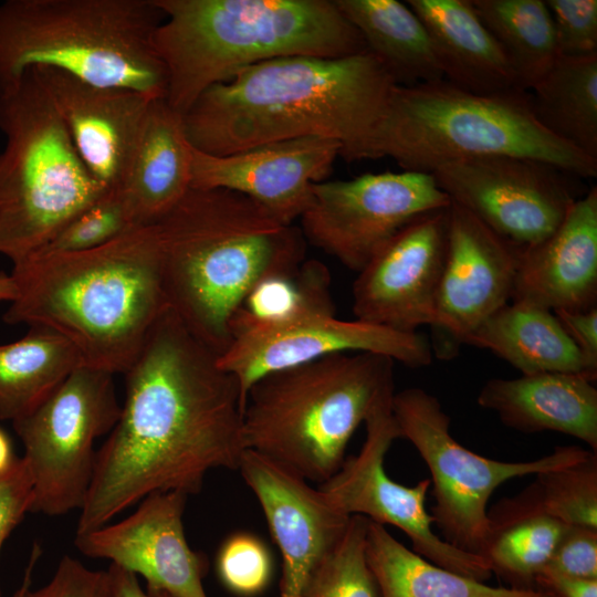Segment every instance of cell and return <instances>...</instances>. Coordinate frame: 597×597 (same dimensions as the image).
Segmentation results:
<instances>
[{
	"label": "cell",
	"instance_id": "obj_1",
	"mask_svg": "<svg viewBox=\"0 0 597 597\" xmlns=\"http://www.w3.org/2000/svg\"><path fill=\"white\" fill-rule=\"evenodd\" d=\"M167 306L124 374L121 415L97 449L76 533L98 528L155 492H200L247 451L237 379Z\"/></svg>",
	"mask_w": 597,
	"mask_h": 597
},
{
	"label": "cell",
	"instance_id": "obj_2",
	"mask_svg": "<svg viewBox=\"0 0 597 597\" xmlns=\"http://www.w3.org/2000/svg\"><path fill=\"white\" fill-rule=\"evenodd\" d=\"M396 85L369 51L282 56L210 86L182 122L190 145L216 156L311 136L337 140L342 151L375 125Z\"/></svg>",
	"mask_w": 597,
	"mask_h": 597
},
{
	"label": "cell",
	"instance_id": "obj_3",
	"mask_svg": "<svg viewBox=\"0 0 597 597\" xmlns=\"http://www.w3.org/2000/svg\"><path fill=\"white\" fill-rule=\"evenodd\" d=\"M11 325L54 331L82 365L125 374L167 307L155 223L78 252H40L14 263Z\"/></svg>",
	"mask_w": 597,
	"mask_h": 597
},
{
	"label": "cell",
	"instance_id": "obj_4",
	"mask_svg": "<svg viewBox=\"0 0 597 597\" xmlns=\"http://www.w3.org/2000/svg\"><path fill=\"white\" fill-rule=\"evenodd\" d=\"M155 227L166 304L217 355L250 291L305 261L301 228L227 189L190 188Z\"/></svg>",
	"mask_w": 597,
	"mask_h": 597
},
{
	"label": "cell",
	"instance_id": "obj_5",
	"mask_svg": "<svg viewBox=\"0 0 597 597\" xmlns=\"http://www.w3.org/2000/svg\"><path fill=\"white\" fill-rule=\"evenodd\" d=\"M153 45L166 102L184 115L210 86L256 63L292 55L342 57L367 46L334 0H155Z\"/></svg>",
	"mask_w": 597,
	"mask_h": 597
},
{
	"label": "cell",
	"instance_id": "obj_6",
	"mask_svg": "<svg viewBox=\"0 0 597 597\" xmlns=\"http://www.w3.org/2000/svg\"><path fill=\"white\" fill-rule=\"evenodd\" d=\"M517 156L594 178L597 160L548 133L535 118L530 93L480 95L446 80L396 85L369 132L342 150L347 161L394 159L402 170L431 174L462 159Z\"/></svg>",
	"mask_w": 597,
	"mask_h": 597
},
{
	"label": "cell",
	"instance_id": "obj_7",
	"mask_svg": "<svg viewBox=\"0 0 597 597\" xmlns=\"http://www.w3.org/2000/svg\"><path fill=\"white\" fill-rule=\"evenodd\" d=\"M394 363L371 353H338L263 376L245 398L247 450L321 485L342 467L358 426L395 391Z\"/></svg>",
	"mask_w": 597,
	"mask_h": 597
},
{
	"label": "cell",
	"instance_id": "obj_8",
	"mask_svg": "<svg viewBox=\"0 0 597 597\" xmlns=\"http://www.w3.org/2000/svg\"><path fill=\"white\" fill-rule=\"evenodd\" d=\"M155 0H7L0 3V86L51 67L98 86L165 98L153 38Z\"/></svg>",
	"mask_w": 597,
	"mask_h": 597
},
{
	"label": "cell",
	"instance_id": "obj_9",
	"mask_svg": "<svg viewBox=\"0 0 597 597\" xmlns=\"http://www.w3.org/2000/svg\"><path fill=\"white\" fill-rule=\"evenodd\" d=\"M0 254L14 264L108 190L83 164L32 69L0 86Z\"/></svg>",
	"mask_w": 597,
	"mask_h": 597
},
{
	"label": "cell",
	"instance_id": "obj_10",
	"mask_svg": "<svg viewBox=\"0 0 597 597\" xmlns=\"http://www.w3.org/2000/svg\"><path fill=\"white\" fill-rule=\"evenodd\" d=\"M392 415L400 438L415 447L429 469L433 525L446 542L480 556L486 535L488 503L502 483L575 463L591 452L578 446H562L530 461L482 457L452 437L450 417L439 399L420 387L395 392Z\"/></svg>",
	"mask_w": 597,
	"mask_h": 597
},
{
	"label": "cell",
	"instance_id": "obj_11",
	"mask_svg": "<svg viewBox=\"0 0 597 597\" xmlns=\"http://www.w3.org/2000/svg\"><path fill=\"white\" fill-rule=\"evenodd\" d=\"M113 374L80 365L12 426L24 447L34 488L31 513L81 510L94 473L95 442L108 434L122 405Z\"/></svg>",
	"mask_w": 597,
	"mask_h": 597
},
{
	"label": "cell",
	"instance_id": "obj_12",
	"mask_svg": "<svg viewBox=\"0 0 597 597\" xmlns=\"http://www.w3.org/2000/svg\"><path fill=\"white\" fill-rule=\"evenodd\" d=\"M449 205L429 172L384 171L324 180L313 185L301 230L305 240L359 272L406 224Z\"/></svg>",
	"mask_w": 597,
	"mask_h": 597
},
{
	"label": "cell",
	"instance_id": "obj_13",
	"mask_svg": "<svg viewBox=\"0 0 597 597\" xmlns=\"http://www.w3.org/2000/svg\"><path fill=\"white\" fill-rule=\"evenodd\" d=\"M395 391L386 394L365 420L366 439L358 454L344 460L338 471L320 485L327 501L347 516L363 515L402 531L412 551L449 570L486 582L492 573L480 555L454 547L433 531L426 510L430 480L412 486L391 480L384 467L391 443L400 438L392 415Z\"/></svg>",
	"mask_w": 597,
	"mask_h": 597
},
{
	"label": "cell",
	"instance_id": "obj_14",
	"mask_svg": "<svg viewBox=\"0 0 597 597\" xmlns=\"http://www.w3.org/2000/svg\"><path fill=\"white\" fill-rule=\"evenodd\" d=\"M431 174L451 202L521 251L547 238L586 192L578 177L527 157L455 160Z\"/></svg>",
	"mask_w": 597,
	"mask_h": 597
},
{
	"label": "cell",
	"instance_id": "obj_15",
	"mask_svg": "<svg viewBox=\"0 0 597 597\" xmlns=\"http://www.w3.org/2000/svg\"><path fill=\"white\" fill-rule=\"evenodd\" d=\"M338 353H371L411 368L426 367L433 359L430 341L423 334L315 311L235 331L217 363L237 379L244 406L249 389L263 376Z\"/></svg>",
	"mask_w": 597,
	"mask_h": 597
},
{
	"label": "cell",
	"instance_id": "obj_16",
	"mask_svg": "<svg viewBox=\"0 0 597 597\" xmlns=\"http://www.w3.org/2000/svg\"><path fill=\"white\" fill-rule=\"evenodd\" d=\"M448 245L431 324L432 353L450 359L511 301L521 250L461 206L448 209Z\"/></svg>",
	"mask_w": 597,
	"mask_h": 597
},
{
	"label": "cell",
	"instance_id": "obj_17",
	"mask_svg": "<svg viewBox=\"0 0 597 597\" xmlns=\"http://www.w3.org/2000/svg\"><path fill=\"white\" fill-rule=\"evenodd\" d=\"M448 209L406 224L357 272L356 320L406 333L431 326L447 254Z\"/></svg>",
	"mask_w": 597,
	"mask_h": 597
},
{
	"label": "cell",
	"instance_id": "obj_18",
	"mask_svg": "<svg viewBox=\"0 0 597 597\" xmlns=\"http://www.w3.org/2000/svg\"><path fill=\"white\" fill-rule=\"evenodd\" d=\"M187 498L177 491L151 493L122 521L75 534L74 544L87 557L143 576L148 591L208 597L202 585L207 558L190 548L185 535Z\"/></svg>",
	"mask_w": 597,
	"mask_h": 597
},
{
	"label": "cell",
	"instance_id": "obj_19",
	"mask_svg": "<svg viewBox=\"0 0 597 597\" xmlns=\"http://www.w3.org/2000/svg\"><path fill=\"white\" fill-rule=\"evenodd\" d=\"M342 145L323 137L272 142L216 156L191 146L190 188L227 189L252 199L285 224L301 218L312 188L324 181Z\"/></svg>",
	"mask_w": 597,
	"mask_h": 597
},
{
	"label": "cell",
	"instance_id": "obj_20",
	"mask_svg": "<svg viewBox=\"0 0 597 597\" xmlns=\"http://www.w3.org/2000/svg\"><path fill=\"white\" fill-rule=\"evenodd\" d=\"M256 496L282 556L279 597H302L314 568L343 535L349 517L320 491L259 453L239 468Z\"/></svg>",
	"mask_w": 597,
	"mask_h": 597
},
{
	"label": "cell",
	"instance_id": "obj_21",
	"mask_svg": "<svg viewBox=\"0 0 597 597\" xmlns=\"http://www.w3.org/2000/svg\"><path fill=\"white\" fill-rule=\"evenodd\" d=\"M60 115L83 164L107 190H119L153 100L98 86L51 67H31Z\"/></svg>",
	"mask_w": 597,
	"mask_h": 597
},
{
	"label": "cell",
	"instance_id": "obj_22",
	"mask_svg": "<svg viewBox=\"0 0 597 597\" xmlns=\"http://www.w3.org/2000/svg\"><path fill=\"white\" fill-rule=\"evenodd\" d=\"M511 301L552 312L597 306V188L543 241L521 251Z\"/></svg>",
	"mask_w": 597,
	"mask_h": 597
},
{
	"label": "cell",
	"instance_id": "obj_23",
	"mask_svg": "<svg viewBox=\"0 0 597 597\" xmlns=\"http://www.w3.org/2000/svg\"><path fill=\"white\" fill-rule=\"evenodd\" d=\"M476 401L509 428L524 433L568 434L597 452V389L582 375L538 373L492 378L481 388Z\"/></svg>",
	"mask_w": 597,
	"mask_h": 597
},
{
	"label": "cell",
	"instance_id": "obj_24",
	"mask_svg": "<svg viewBox=\"0 0 597 597\" xmlns=\"http://www.w3.org/2000/svg\"><path fill=\"white\" fill-rule=\"evenodd\" d=\"M191 145L182 115L153 100L119 191L135 226L157 222L190 189Z\"/></svg>",
	"mask_w": 597,
	"mask_h": 597
},
{
	"label": "cell",
	"instance_id": "obj_25",
	"mask_svg": "<svg viewBox=\"0 0 597 597\" xmlns=\"http://www.w3.org/2000/svg\"><path fill=\"white\" fill-rule=\"evenodd\" d=\"M406 3L427 29L443 80L480 95L519 90L506 57L469 0Z\"/></svg>",
	"mask_w": 597,
	"mask_h": 597
},
{
	"label": "cell",
	"instance_id": "obj_26",
	"mask_svg": "<svg viewBox=\"0 0 597 597\" xmlns=\"http://www.w3.org/2000/svg\"><path fill=\"white\" fill-rule=\"evenodd\" d=\"M566 526L546 511L534 481L488 510L481 556L491 573L509 587L535 589L536 577L547 565Z\"/></svg>",
	"mask_w": 597,
	"mask_h": 597
},
{
	"label": "cell",
	"instance_id": "obj_27",
	"mask_svg": "<svg viewBox=\"0 0 597 597\" xmlns=\"http://www.w3.org/2000/svg\"><path fill=\"white\" fill-rule=\"evenodd\" d=\"M491 350L522 375L566 373L585 376L583 357L554 312L524 302H509L465 341Z\"/></svg>",
	"mask_w": 597,
	"mask_h": 597
},
{
	"label": "cell",
	"instance_id": "obj_28",
	"mask_svg": "<svg viewBox=\"0 0 597 597\" xmlns=\"http://www.w3.org/2000/svg\"><path fill=\"white\" fill-rule=\"evenodd\" d=\"M399 86L443 80L420 18L397 0H334Z\"/></svg>",
	"mask_w": 597,
	"mask_h": 597
},
{
	"label": "cell",
	"instance_id": "obj_29",
	"mask_svg": "<svg viewBox=\"0 0 597 597\" xmlns=\"http://www.w3.org/2000/svg\"><path fill=\"white\" fill-rule=\"evenodd\" d=\"M366 557L380 597H556L535 588L492 586L436 565L368 522Z\"/></svg>",
	"mask_w": 597,
	"mask_h": 597
},
{
	"label": "cell",
	"instance_id": "obj_30",
	"mask_svg": "<svg viewBox=\"0 0 597 597\" xmlns=\"http://www.w3.org/2000/svg\"><path fill=\"white\" fill-rule=\"evenodd\" d=\"M528 93L548 133L597 160V53L558 56Z\"/></svg>",
	"mask_w": 597,
	"mask_h": 597
},
{
	"label": "cell",
	"instance_id": "obj_31",
	"mask_svg": "<svg viewBox=\"0 0 597 597\" xmlns=\"http://www.w3.org/2000/svg\"><path fill=\"white\" fill-rule=\"evenodd\" d=\"M80 365L74 346L46 327L0 344V419L13 422L32 411Z\"/></svg>",
	"mask_w": 597,
	"mask_h": 597
},
{
	"label": "cell",
	"instance_id": "obj_32",
	"mask_svg": "<svg viewBox=\"0 0 597 597\" xmlns=\"http://www.w3.org/2000/svg\"><path fill=\"white\" fill-rule=\"evenodd\" d=\"M501 48L519 90L530 92L558 57L543 0H469Z\"/></svg>",
	"mask_w": 597,
	"mask_h": 597
},
{
	"label": "cell",
	"instance_id": "obj_33",
	"mask_svg": "<svg viewBox=\"0 0 597 597\" xmlns=\"http://www.w3.org/2000/svg\"><path fill=\"white\" fill-rule=\"evenodd\" d=\"M329 280L326 266L315 260H305L294 270L262 280L237 311L231 323L232 336L251 325L280 323L307 312H335Z\"/></svg>",
	"mask_w": 597,
	"mask_h": 597
},
{
	"label": "cell",
	"instance_id": "obj_34",
	"mask_svg": "<svg viewBox=\"0 0 597 597\" xmlns=\"http://www.w3.org/2000/svg\"><path fill=\"white\" fill-rule=\"evenodd\" d=\"M369 520L352 515L337 543L314 568L302 597H380L366 557Z\"/></svg>",
	"mask_w": 597,
	"mask_h": 597
},
{
	"label": "cell",
	"instance_id": "obj_35",
	"mask_svg": "<svg viewBox=\"0 0 597 597\" xmlns=\"http://www.w3.org/2000/svg\"><path fill=\"white\" fill-rule=\"evenodd\" d=\"M535 475L551 515L566 525L597 528V452Z\"/></svg>",
	"mask_w": 597,
	"mask_h": 597
},
{
	"label": "cell",
	"instance_id": "obj_36",
	"mask_svg": "<svg viewBox=\"0 0 597 597\" xmlns=\"http://www.w3.org/2000/svg\"><path fill=\"white\" fill-rule=\"evenodd\" d=\"M133 227L135 224L121 191L108 190L73 217L36 253L78 252L96 249L118 238Z\"/></svg>",
	"mask_w": 597,
	"mask_h": 597
},
{
	"label": "cell",
	"instance_id": "obj_37",
	"mask_svg": "<svg viewBox=\"0 0 597 597\" xmlns=\"http://www.w3.org/2000/svg\"><path fill=\"white\" fill-rule=\"evenodd\" d=\"M217 570L232 593L253 596L261 593L271 577V559L265 546L254 536L237 534L219 551Z\"/></svg>",
	"mask_w": 597,
	"mask_h": 597
},
{
	"label": "cell",
	"instance_id": "obj_38",
	"mask_svg": "<svg viewBox=\"0 0 597 597\" xmlns=\"http://www.w3.org/2000/svg\"><path fill=\"white\" fill-rule=\"evenodd\" d=\"M40 555L41 547L34 545L23 578L22 597H114L107 570L90 569L70 555L62 557L53 577L45 586L31 590L32 573Z\"/></svg>",
	"mask_w": 597,
	"mask_h": 597
},
{
	"label": "cell",
	"instance_id": "obj_39",
	"mask_svg": "<svg viewBox=\"0 0 597 597\" xmlns=\"http://www.w3.org/2000/svg\"><path fill=\"white\" fill-rule=\"evenodd\" d=\"M558 56L597 53V1L546 0Z\"/></svg>",
	"mask_w": 597,
	"mask_h": 597
},
{
	"label": "cell",
	"instance_id": "obj_40",
	"mask_svg": "<svg viewBox=\"0 0 597 597\" xmlns=\"http://www.w3.org/2000/svg\"><path fill=\"white\" fill-rule=\"evenodd\" d=\"M33 501L34 488L29 464L23 457L15 458L0 472V555L7 538L31 512Z\"/></svg>",
	"mask_w": 597,
	"mask_h": 597
},
{
	"label": "cell",
	"instance_id": "obj_41",
	"mask_svg": "<svg viewBox=\"0 0 597 597\" xmlns=\"http://www.w3.org/2000/svg\"><path fill=\"white\" fill-rule=\"evenodd\" d=\"M544 568L597 579V528L567 525Z\"/></svg>",
	"mask_w": 597,
	"mask_h": 597
},
{
	"label": "cell",
	"instance_id": "obj_42",
	"mask_svg": "<svg viewBox=\"0 0 597 597\" xmlns=\"http://www.w3.org/2000/svg\"><path fill=\"white\" fill-rule=\"evenodd\" d=\"M559 324L579 350L588 380L597 378V306L586 311H555Z\"/></svg>",
	"mask_w": 597,
	"mask_h": 597
},
{
	"label": "cell",
	"instance_id": "obj_43",
	"mask_svg": "<svg viewBox=\"0 0 597 597\" xmlns=\"http://www.w3.org/2000/svg\"><path fill=\"white\" fill-rule=\"evenodd\" d=\"M535 585L556 597H597V579L573 577L546 568L538 574Z\"/></svg>",
	"mask_w": 597,
	"mask_h": 597
},
{
	"label": "cell",
	"instance_id": "obj_44",
	"mask_svg": "<svg viewBox=\"0 0 597 597\" xmlns=\"http://www.w3.org/2000/svg\"><path fill=\"white\" fill-rule=\"evenodd\" d=\"M114 597H174L165 591L144 590L137 575L119 566L111 564L107 569Z\"/></svg>",
	"mask_w": 597,
	"mask_h": 597
},
{
	"label": "cell",
	"instance_id": "obj_45",
	"mask_svg": "<svg viewBox=\"0 0 597 597\" xmlns=\"http://www.w3.org/2000/svg\"><path fill=\"white\" fill-rule=\"evenodd\" d=\"M15 458L8 434L0 428V472L4 471Z\"/></svg>",
	"mask_w": 597,
	"mask_h": 597
},
{
	"label": "cell",
	"instance_id": "obj_46",
	"mask_svg": "<svg viewBox=\"0 0 597 597\" xmlns=\"http://www.w3.org/2000/svg\"><path fill=\"white\" fill-rule=\"evenodd\" d=\"M15 293L14 282L10 274L0 273V301L10 302Z\"/></svg>",
	"mask_w": 597,
	"mask_h": 597
},
{
	"label": "cell",
	"instance_id": "obj_47",
	"mask_svg": "<svg viewBox=\"0 0 597 597\" xmlns=\"http://www.w3.org/2000/svg\"><path fill=\"white\" fill-rule=\"evenodd\" d=\"M23 588H24V584H23V582H22V585H21L20 588L14 593L13 597H22Z\"/></svg>",
	"mask_w": 597,
	"mask_h": 597
}]
</instances>
